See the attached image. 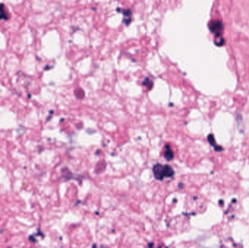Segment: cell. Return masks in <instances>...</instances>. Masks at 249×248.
I'll list each match as a JSON object with an SVG mask.
<instances>
[{"label":"cell","mask_w":249,"mask_h":248,"mask_svg":"<svg viewBox=\"0 0 249 248\" xmlns=\"http://www.w3.org/2000/svg\"><path fill=\"white\" fill-rule=\"evenodd\" d=\"M153 173L155 178L157 180H163L165 178H171L174 175L173 168L167 164L162 165L160 164H156L153 167Z\"/></svg>","instance_id":"obj_1"},{"label":"cell","mask_w":249,"mask_h":248,"mask_svg":"<svg viewBox=\"0 0 249 248\" xmlns=\"http://www.w3.org/2000/svg\"><path fill=\"white\" fill-rule=\"evenodd\" d=\"M209 28L210 31L214 33L216 36H222V32L223 31V23L221 21H213L210 23Z\"/></svg>","instance_id":"obj_2"},{"label":"cell","mask_w":249,"mask_h":248,"mask_svg":"<svg viewBox=\"0 0 249 248\" xmlns=\"http://www.w3.org/2000/svg\"><path fill=\"white\" fill-rule=\"evenodd\" d=\"M165 150L164 152V157L165 158V159L167 161L172 160L173 159V157H174V154H173V150L170 148V145H165Z\"/></svg>","instance_id":"obj_3"},{"label":"cell","mask_w":249,"mask_h":248,"mask_svg":"<svg viewBox=\"0 0 249 248\" xmlns=\"http://www.w3.org/2000/svg\"><path fill=\"white\" fill-rule=\"evenodd\" d=\"M8 15L4 9V5L3 4H0V21L1 20H7Z\"/></svg>","instance_id":"obj_4"},{"label":"cell","mask_w":249,"mask_h":248,"mask_svg":"<svg viewBox=\"0 0 249 248\" xmlns=\"http://www.w3.org/2000/svg\"><path fill=\"white\" fill-rule=\"evenodd\" d=\"M208 141H209L210 143L213 146L215 147L216 150H222V148L219 147V146H217V145L216 144V141H215L214 137H213V135H209L208 136Z\"/></svg>","instance_id":"obj_5"},{"label":"cell","mask_w":249,"mask_h":248,"mask_svg":"<svg viewBox=\"0 0 249 248\" xmlns=\"http://www.w3.org/2000/svg\"><path fill=\"white\" fill-rule=\"evenodd\" d=\"M143 85H144V86H146V87L148 88L149 90H151L152 86H153V82H152L148 77H146V79L143 80Z\"/></svg>","instance_id":"obj_6"},{"label":"cell","mask_w":249,"mask_h":248,"mask_svg":"<svg viewBox=\"0 0 249 248\" xmlns=\"http://www.w3.org/2000/svg\"><path fill=\"white\" fill-rule=\"evenodd\" d=\"M93 248H97V247H96V245H93Z\"/></svg>","instance_id":"obj_7"}]
</instances>
